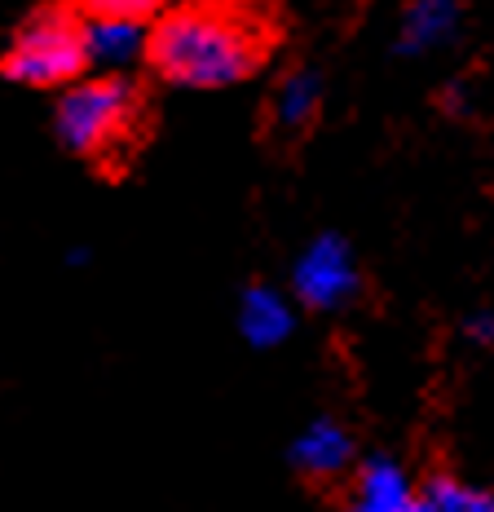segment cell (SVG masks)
I'll return each instance as SVG.
<instances>
[{
    "mask_svg": "<svg viewBox=\"0 0 494 512\" xmlns=\"http://www.w3.org/2000/svg\"><path fill=\"white\" fill-rule=\"evenodd\" d=\"M278 45L274 14L256 0H181L150 27V71L177 89L252 80Z\"/></svg>",
    "mask_w": 494,
    "mask_h": 512,
    "instance_id": "obj_1",
    "label": "cell"
},
{
    "mask_svg": "<svg viewBox=\"0 0 494 512\" xmlns=\"http://www.w3.org/2000/svg\"><path fill=\"white\" fill-rule=\"evenodd\" d=\"M89 67V18L71 0L31 9L0 49V76L27 89H71Z\"/></svg>",
    "mask_w": 494,
    "mask_h": 512,
    "instance_id": "obj_2",
    "label": "cell"
},
{
    "mask_svg": "<svg viewBox=\"0 0 494 512\" xmlns=\"http://www.w3.org/2000/svg\"><path fill=\"white\" fill-rule=\"evenodd\" d=\"M53 133L71 155L111 159L142 133V89L128 76H84L62 89L53 106Z\"/></svg>",
    "mask_w": 494,
    "mask_h": 512,
    "instance_id": "obj_3",
    "label": "cell"
},
{
    "mask_svg": "<svg viewBox=\"0 0 494 512\" xmlns=\"http://www.w3.org/2000/svg\"><path fill=\"white\" fill-rule=\"evenodd\" d=\"M358 265L340 234H318L292 265V292L309 309H340L358 296Z\"/></svg>",
    "mask_w": 494,
    "mask_h": 512,
    "instance_id": "obj_4",
    "label": "cell"
},
{
    "mask_svg": "<svg viewBox=\"0 0 494 512\" xmlns=\"http://www.w3.org/2000/svg\"><path fill=\"white\" fill-rule=\"evenodd\" d=\"M150 53V23L128 18H89V62L102 76H124L137 58Z\"/></svg>",
    "mask_w": 494,
    "mask_h": 512,
    "instance_id": "obj_5",
    "label": "cell"
},
{
    "mask_svg": "<svg viewBox=\"0 0 494 512\" xmlns=\"http://www.w3.org/2000/svg\"><path fill=\"white\" fill-rule=\"evenodd\" d=\"M292 327H296V314H292V305H287L283 292L256 283L239 296V332L252 349L283 345V340L292 336Z\"/></svg>",
    "mask_w": 494,
    "mask_h": 512,
    "instance_id": "obj_6",
    "label": "cell"
},
{
    "mask_svg": "<svg viewBox=\"0 0 494 512\" xmlns=\"http://www.w3.org/2000/svg\"><path fill=\"white\" fill-rule=\"evenodd\" d=\"M459 31V0H411L397 31V53L402 58H420V53L446 45Z\"/></svg>",
    "mask_w": 494,
    "mask_h": 512,
    "instance_id": "obj_7",
    "label": "cell"
},
{
    "mask_svg": "<svg viewBox=\"0 0 494 512\" xmlns=\"http://www.w3.org/2000/svg\"><path fill=\"white\" fill-rule=\"evenodd\" d=\"M353 460V437L336 420H314L292 442V464L309 477H336Z\"/></svg>",
    "mask_w": 494,
    "mask_h": 512,
    "instance_id": "obj_8",
    "label": "cell"
},
{
    "mask_svg": "<svg viewBox=\"0 0 494 512\" xmlns=\"http://www.w3.org/2000/svg\"><path fill=\"white\" fill-rule=\"evenodd\" d=\"M406 504H415V490L406 482V473L393 460L375 455L362 464L358 473V504L353 512H402Z\"/></svg>",
    "mask_w": 494,
    "mask_h": 512,
    "instance_id": "obj_9",
    "label": "cell"
},
{
    "mask_svg": "<svg viewBox=\"0 0 494 512\" xmlns=\"http://www.w3.org/2000/svg\"><path fill=\"white\" fill-rule=\"evenodd\" d=\"M318 102H322L318 71L296 67V71H287V76L278 80L274 102H270V115H274V124L283 128V133H296V128H305L309 120H314Z\"/></svg>",
    "mask_w": 494,
    "mask_h": 512,
    "instance_id": "obj_10",
    "label": "cell"
},
{
    "mask_svg": "<svg viewBox=\"0 0 494 512\" xmlns=\"http://www.w3.org/2000/svg\"><path fill=\"white\" fill-rule=\"evenodd\" d=\"M84 18H128V23H150L173 9V0H71Z\"/></svg>",
    "mask_w": 494,
    "mask_h": 512,
    "instance_id": "obj_11",
    "label": "cell"
},
{
    "mask_svg": "<svg viewBox=\"0 0 494 512\" xmlns=\"http://www.w3.org/2000/svg\"><path fill=\"white\" fill-rule=\"evenodd\" d=\"M424 504L428 512H468L472 508V490L450 482V477H433L424 490Z\"/></svg>",
    "mask_w": 494,
    "mask_h": 512,
    "instance_id": "obj_12",
    "label": "cell"
},
{
    "mask_svg": "<svg viewBox=\"0 0 494 512\" xmlns=\"http://www.w3.org/2000/svg\"><path fill=\"white\" fill-rule=\"evenodd\" d=\"M464 332H468V340H477V345H494V314H490V309L472 314L464 323Z\"/></svg>",
    "mask_w": 494,
    "mask_h": 512,
    "instance_id": "obj_13",
    "label": "cell"
},
{
    "mask_svg": "<svg viewBox=\"0 0 494 512\" xmlns=\"http://www.w3.org/2000/svg\"><path fill=\"white\" fill-rule=\"evenodd\" d=\"M468 512H494V499L481 495V490H472V508Z\"/></svg>",
    "mask_w": 494,
    "mask_h": 512,
    "instance_id": "obj_14",
    "label": "cell"
},
{
    "mask_svg": "<svg viewBox=\"0 0 494 512\" xmlns=\"http://www.w3.org/2000/svg\"><path fill=\"white\" fill-rule=\"evenodd\" d=\"M402 512H428V504H424V495H415V504H406Z\"/></svg>",
    "mask_w": 494,
    "mask_h": 512,
    "instance_id": "obj_15",
    "label": "cell"
}]
</instances>
